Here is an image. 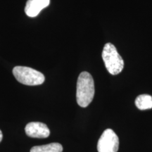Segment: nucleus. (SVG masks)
<instances>
[{"label":"nucleus","instance_id":"nucleus-1","mask_svg":"<svg viewBox=\"0 0 152 152\" xmlns=\"http://www.w3.org/2000/svg\"><path fill=\"white\" fill-rule=\"evenodd\" d=\"M94 83L88 72H82L77 82L76 100L80 106L85 108L90 105L94 96Z\"/></svg>","mask_w":152,"mask_h":152},{"label":"nucleus","instance_id":"nucleus-2","mask_svg":"<svg viewBox=\"0 0 152 152\" xmlns=\"http://www.w3.org/2000/svg\"><path fill=\"white\" fill-rule=\"evenodd\" d=\"M102 56L106 68L111 75H118L123 70L124 61L113 44L106 43L104 45Z\"/></svg>","mask_w":152,"mask_h":152},{"label":"nucleus","instance_id":"nucleus-3","mask_svg":"<svg viewBox=\"0 0 152 152\" xmlns=\"http://www.w3.org/2000/svg\"><path fill=\"white\" fill-rule=\"evenodd\" d=\"M13 74L19 83L30 86L42 85L45 80L42 73L26 66H16L13 69Z\"/></svg>","mask_w":152,"mask_h":152},{"label":"nucleus","instance_id":"nucleus-4","mask_svg":"<svg viewBox=\"0 0 152 152\" xmlns=\"http://www.w3.org/2000/svg\"><path fill=\"white\" fill-rule=\"evenodd\" d=\"M119 148V139L111 129H106L102 133L97 143L98 152H117Z\"/></svg>","mask_w":152,"mask_h":152},{"label":"nucleus","instance_id":"nucleus-5","mask_svg":"<svg viewBox=\"0 0 152 152\" xmlns=\"http://www.w3.org/2000/svg\"><path fill=\"white\" fill-rule=\"evenodd\" d=\"M26 134L32 138H47L50 134L47 125L40 122L29 123L25 128Z\"/></svg>","mask_w":152,"mask_h":152},{"label":"nucleus","instance_id":"nucleus-6","mask_svg":"<svg viewBox=\"0 0 152 152\" xmlns=\"http://www.w3.org/2000/svg\"><path fill=\"white\" fill-rule=\"evenodd\" d=\"M50 0H28L25 12L29 17H36L43 9L48 7Z\"/></svg>","mask_w":152,"mask_h":152},{"label":"nucleus","instance_id":"nucleus-7","mask_svg":"<svg viewBox=\"0 0 152 152\" xmlns=\"http://www.w3.org/2000/svg\"><path fill=\"white\" fill-rule=\"evenodd\" d=\"M63 147L59 143H51L45 145L35 146L30 149V152H62Z\"/></svg>","mask_w":152,"mask_h":152},{"label":"nucleus","instance_id":"nucleus-8","mask_svg":"<svg viewBox=\"0 0 152 152\" xmlns=\"http://www.w3.org/2000/svg\"><path fill=\"white\" fill-rule=\"evenodd\" d=\"M135 105L142 111L152 109V96L149 94L139 95L135 99Z\"/></svg>","mask_w":152,"mask_h":152},{"label":"nucleus","instance_id":"nucleus-9","mask_svg":"<svg viewBox=\"0 0 152 152\" xmlns=\"http://www.w3.org/2000/svg\"><path fill=\"white\" fill-rule=\"evenodd\" d=\"M2 139H3V134H2V132H1V130H0V142H1Z\"/></svg>","mask_w":152,"mask_h":152}]
</instances>
